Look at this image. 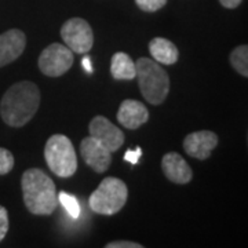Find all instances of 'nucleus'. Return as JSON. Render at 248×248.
Instances as JSON below:
<instances>
[{"label":"nucleus","mask_w":248,"mask_h":248,"mask_svg":"<svg viewBox=\"0 0 248 248\" xmlns=\"http://www.w3.org/2000/svg\"><path fill=\"white\" fill-rule=\"evenodd\" d=\"M40 105V91L32 81H18L1 98L0 116L11 127H22L36 115Z\"/></svg>","instance_id":"1"},{"label":"nucleus","mask_w":248,"mask_h":248,"mask_svg":"<svg viewBox=\"0 0 248 248\" xmlns=\"http://www.w3.org/2000/svg\"><path fill=\"white\" fill-rule=\"evenodd\" d=\"M24 203L33 215H50L57 207V189L53 179L39 169L27 170L21 178Z\"/></svg>","instance_id":"2"},{"label":"nucleus","mask_w":248,"mask_h":248,"mask_svg":"<svg viewBox=\"0 0 248 248\" xmlns=\"http://www.w3.org/2000/svg\"><path fill=\"white\" fill-rule=\"evenodd\" d=\"M135 78L143 99L152 105L164 102L170 91V78L163 66L151 58H140L135 62Z\"/></svg>","instance_id":"3"},{"label":"nucleus","mask_w":248,"mask_h":248,"mask_svg":"<svg viewBox=\"0 0 248 248\" xmlns=\"http://www.w3.org/2000/svg\"><path fill=\"white\" fill-rule=\"evenodd\" d=\"M45 159L57 177L69 178L78 170V157L72 141L62 134L48 138L45 146Z\"/></svg>","instance_id":"4"},{"label":"nucleus","mask_w":248,"mask_h":248,"mask_svg":"<svg viewBox=\"0 0 248 248\" xmlns=\"http://www.w3.org/2000/svg\"><path fill=\"white\" fill-rule=\"evenodd\" d=\"M128 197V189L122 179L105 178L90 196V208L97 214L113 215L124 207Z\"/></svg>","instance_id":"5"},{"label":"nucleus","mask_w":248,"mask_h":248,"mask_svg":"<svg viewBox=\"0 0 248 248\" xmlns=\"http://www.w3.org/2000/svg\"><path fill=\"white\" fill-rule=\"evenodd\" d=\"M73 65V51L66 46L53 43L46 47L39 57V69L48 78H60Z\"/></svg>","instance_id":"6"},{"label":"nucleus","mask_w":248,"mask_h":248,"mask_svg":"<svg viewBox=\"0 0 248 248\" xmlns=\"http://www.w3.org/2000/svg\"><path fill=\"white\" fill-rule=\"evenodd\" d=\"M62 40L76 54H87L94 45V35L89 22L83 18H71L61 28Z\"/></svg>","instance_id":"7"},{"label":"nucleus","mask_w":248,"mask_h":248,"mask_svg":"<svg viewBox=\"0 0 248 248\" xmlns=\"http://www.w3.org/2000/svg\"><path fill=\"white\" fill-rule=\"evenodd\" d=\"M90 135L94 137L98 142H101L110 152L120 149L124 143V134L115 124L110 123L104 116H95L89 125Z\"/></svg>","instance_id":"8"},{"label":"nucleus","mask_w":248,"mask_h":248,"mask_svg":"<svg viewBox=\"0 0 248 248\" xmlns=\"http://www.w3.org/2000/svg\"><path fill=\"white\" fill-rule=\"evenodd\" d=\"M80 152L86 164L98 174L105 172L112 163V152L91 135L81 141Z\"/></svg>","instance_id":"9"},{"label":"nucleus","mask_w":248,"mask_h":248,"mask_svg":"<svg viewBox=\"0 0 248 248\" xmlns=\"http://www.w3.org/2000/svg\"><path fill=\"white\" fill-rule=\"evenodd\" d=\"M218 141V135L213 131H195L186 135L184 140V149L190 157L205 160L211 156V152L217 148Z\"/></svg>","instance_id":"10"},{"label":"nucleus","mask_w":248,"mask_h":248,"mask_svg":"<svg viewBox=\"0 0 248 248\" xmlns=\"http://www.w3.org/2000/svg\"><path fill=\"white\" fill-rule=\"evenodd\" d=\"M27 46V36L19 29H10L0 35V68L16 61Z\"/></svg>","instance_id":"11"},{"label":"nucleus","mask_w":248,"mask_h":248,"mask_svg":"<svg viewBox=\"0 0 248 248\" xmlns=\"http://www.w3.org/2000/svg\"><path fill=\"white\" fill-rule=\"evenodd\" d=\"M161 169L167 179L178 185L189 184L193 178L192 169L189 167L186 160L181 155H178L177 152H170L164 155L161 160Z\"/></svg>","instance_id":"12"},{"label":"nucleus","mask_w":248,"mask_h":248,"mask_svg":"<svg viewBox=\"0 0 248 248\" xmlns=\"http://www.w3.org/2000/svg\"><path fill=\"white\" fill-rule=\"evenodd\" d=\"M149 119L146 107L135 99H125L122 102L117 112V122L128 130H137Z\"/></svg>","instance_id":"13"},{"label":"nucleus","mask_w":248,"mask_h":248,"mask_svg":"<svg viewBox=\"0 0 248 248\" xmlns=\"http://www.w3.org/2000/svg\"><path fill=\"white\" fill-rule=\"evenodd\" d=\"M149 51L155 58V61L163 65H174L179 58V51L177 46L169 39L164 37H155L149 43Z\"/></svg>","instance_id":"14"},{"label":"nucleus","mask_w":248,"mask_h":248,"mask_svg":"<svg viewBox=\"0 0 248 248\" xmlns=\"http://www.w3.org/2000/svg\"><path fill=\"white\" fill-rule=\"evenodd\" d=\"M110 73L116 80L135 79V63L125 53H116L110 62Z\"/></svg>","instance_id":"15"},{"label":"nucleus","mask_w":248,"mask_h":248,"mask_svg":"<svg viewBox=\"0 0 248 248\" xmlns=\"http://www.w3.org/2000/svg\"><path fill=\"white\" fill-rule=\"evenodd\" d=\"M232 66L239 72L241 76L247 78L248 76V46L241 45L239 47H236L231 53Z\"/></svg>","instance_id":"16"},{"label":"nucleus","mask_w":248,"mask_h":248,"mask_svg":"<svg viewBox=\"0 0 248 248\" xmlns=\"http://www.w3.org/2000/svg\"><path fill=\"white\" fill-rule=\"evenodd\" d=\"M57 197H58V200L61 202L63 208L68 211V214L71 215L72 218L78 219L80 215V204L78 202V199L75 196L69 195V193H65V192H61Z\"/></svg>","instance_id":"17"},{"label":"nucleus","mask_w":248,"mask_h":248,"mask_svg":"<svg viewBox=\"0 0 248 248\" xmlns=\"http://www.w3.org/2000/svg\"><path fill=\"white\" fill-rule=\"evenodd\" d=\"M14 167L13 153L4 148H0V175H6Z\"/></svg>","instance_id":"18"},{"label":"nucleus","mask_w":248,"mask_h":248,"mask_svg":"<svg viewBox=\"0 0 248 248\" xmlns=\"http://www.w3.org/2000/svg\"><path fill=\"white\" fill-rule=\"evenodd\" d=\"M137 6L146 13H155L167 4V0H135Z\"/></svg>","instance_id":"19"},{"label":"nucleus","mask_w":248,"mask_h":248,"mask_svg":"<svg viewBox=\"0 0 248 248\" xmlns=\"http://www.w3.org/2000/svg\"><path fill=\"white\" fill-rule=\"evenodd\" d=\"M9 214H7V210L0 205V241L6 237L7 232H9Z\"/></svg>","instance_id":"20"},{"label":"nucleus","mask_w":248,"mask_h":248,"mask_svg":"<svg viewBox=\"0 0 248 248\" xmlns=\"http://www.w3.org/2000/svg\"><path fill=\"white\" fill-rule=\"evenodd\" d=\"M107 248H142V244L135 243V241H125V240H120V241H110L108 243Z\"/></svg>","instance_id":"21"},{"label":"nucleus","mask_w":248,"mask_h":248,"mask_svg":"<svg viewBox=\"0 0 248 248\" xmlns=\"http://www.w3.org/2000/svg\"><path fill=\"white\" fill-rule=\"evenodd\" d=\"M141 156H142L141 148H137L135 151L128 149V151L124 153V160H125V161H128V163H131V164H137Z\"/></svg>","instance_id":"22"},{"label":"nucleus","mask_w":248,"mask_h":248,"mask_svg":"<svg viewBox=\"0 0 248 248\" xmlns=\"http://www.w3.org/2000/svg\"><path fill=\"white\" fill-rule=\"evenodd\" d=\"M219 3L226 9H236L241 3V0H219Z\"/></svg>","instance_id":"23"},{"label":"nucleus","mask_w":248,"mask_h":248,"mask_svg":"<svg viewBox=\"0 0 248 248\" xmlns=\"http://www.w3.org/2000/svg\"><path fill=\"white\" fill-rule=\"evenodd\" d=\"M81 63H83V68L89 72V73L93 72V66H91V61H90L89 57H84V58H83V61H81Z\"/></svg>","instance_id":"24"}]
</instances>
